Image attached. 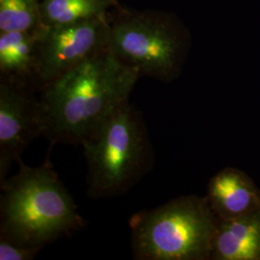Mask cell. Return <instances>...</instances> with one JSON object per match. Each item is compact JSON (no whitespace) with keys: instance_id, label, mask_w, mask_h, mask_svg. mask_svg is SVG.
I'll return each mask as SVG.
<instances>
[{"instance_id":"4","label":"cell","mask_w":260,"mask_h":260,"mask_svg":"<svg viewBox=\"0 0 260 260\" xmlns=\"http://www.w3.org/2000/svg\"><path fill=\"white\" fill-rule=\"evenodd\" d=\"M219 219L205 197L185 196L130 219L136 260L211 259Z\"/></svg>"},{"instance_id":"5","label":"cell","mask_w":260,"mask_h":260,"mask_svg":"<svg viewBox=\"0 0 260 260\" xmlns=\"http://www.w3.org/2000/svg\"><path fill=\"white\" fill-rule=\"evenodd\" d=\"M108 23L109 49L141 76L169 82L180 74L189 36L173 15L119 5L109 13Z\"/></svg>"},{"instance_id":"10","label":"cell","mask_w":260,"mask_h":260,"mask_svg":"<svg viewBox=\"0 0 260 260\" xmlns=\"http://www.w3.org/2000/svg\"><path fill=\"white\" fill-rule=\"evenodd\" d=\"M37 30L0 32L1 77L24 84L38 80Z\"/></svg>"},{"instance_id":"1","label":"cell","mask_w":260,"mask_h":260,"mask_svg":"<svg viewBox=\"0 0 260 260\" xmlns=\"http://www.w3.org/2000/svg\"><path fill=\"white\" fill-rule=\"evenodd\" d=\"M141 77L109 47L42 86V135L51 145L79 144L121 105Z\"/></svg>"},{"instance_id":"6","label":"cell","mask_w":260,"mask_h":260,"mask_svg":"<svg viewBox=\"0 0 260 260\" xmlns=\"http://www.w3.org/2000/svg\"><path fill=\"white\" fill-rule=\"evenodd\" d=\"M37 79L42 86L109 47L108 16L37 30Z\"/></svg>"},{"instance_id":"11","label":"cell","mask_w":260,"mask_h":260,"mask_svg":"<svg viewBox=\"0 0 260 260\" xmlns=\"http://www.w3.org/2000/svg\"><path fill=\"white\" fill-rule=\"evenodd\" d=\"M119 5L118 0H40L41 25L53 26L104 18Z\"/></svg>"},{"instance_id":"7","label":"cell","mask_w":260,"mask_h":260,"mask_svg":"<svg viewBox=\"0 0 260 260\" xmlns=\"http://www.w3.org/2000/svg\"><path fill=\"white\" fill-rule=\"evenodd\" d=\"M42 135L39 100L28 84L1 77L0 80V183L14 162H19L33 140Z\"/></svg>"},{"instance_id":"12","label":"cell","mask_w":260,"mask_h":260,"mask_svg":"<svg viewBox=\"0 0 260 260\" xmlns=\"http://www.w3.org/2000/svg\"><path fill=\"white\" fill-rule=\"evenodd\" d=\"M40 26V0H0V32H33Z\"/></svg>"},{"instance_id":"13","label":"cell","mask_w":260,"mask_h":260,"mask_svg":"<svg viewBox=\"0 0 260 260\" xmlns=\"http://www.w3.org/2000/svg\"><path fill=\"white\" fill-rule=\"evenodd\" d=\"M40 251L42 250L0 236V260H31Z\"/></svg>"},{"instance_id":"3","label":"cell","mask_w":260,"mask_h":260,"mask_svg":"<svg viewBox=\"0 0 260 260\" xmlns=\"http://www.w3.org/2000/svg\"><path fill=\"white\" fill-rule=\"evenodd\" d=\"M87 161V196L93 200L126 193L152 166L144 120L129 102L81 143Z\"/></svg>"},{"instance_id":"8","label":"cell","mask_w":260,"mask_h":260,"mask_svg":"<svg viewBox=\"0 0 260 260\" xmlns=\"http://www.w3.org/2000/svg\"><path fill=\"white\" fill-rule=\"evenodd\" d=\"M206 198L219 221L260 209L258 188L245 173L234 168H225L210 179Z\"/></svg>"},{"instance_id":"9","label":"cell","mask_w":260,"mask_h":260,"mask_svg":"<svg viewBox=\"0 0 260 260\" xmlns=\"http://www.w3.org/2000/svg\"><path fill=\"white\" fill-rule=\"evenodd\" d=\"M211 259L260 260V209L219 221Z\"/></svg>"},{"instance_id":"2","label":"cell","mask_w":260,"mask_h":260,"mask_svg":"<svg viewBox=\"0 0 260 260\" xmlns=\"http://www.w3.org/2000/svg\"><path fill=\"white\" fill-rule=\"evenodd\" d=\"M19 170L1 183L0 236L43 250L84 225L73 197L49 159Z\"/></svg>"}]
</instances>
